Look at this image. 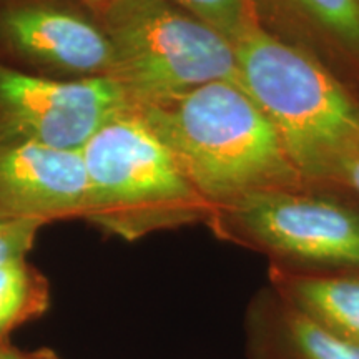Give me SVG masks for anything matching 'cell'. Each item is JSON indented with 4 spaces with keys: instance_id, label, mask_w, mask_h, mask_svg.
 Returning a JSON list of instances; mask_svg holds the SVG:
<instances>
[{
    "instance_id": "cell-18",
    "label": "cell",
    "mask_w": 359,
    "mask_h": 359,
    "mask_svg": "<svg viewBox=\"0 0 359 359\" xmlns=\"http://www.w3.org/2000/svg\"><path fill=\"white\" fill-rule=\"evenodd\" d=\"M6 343H7V341H6ZM0 344H2V343H0Z\"/></svg>"
},
{
    "instance_id": "cell-6",
    "label": "cell",
    "mask_w": 359,
    "mask_h": 359,
    "mask_svg": "<svg viewBox=\"0 0 359 359\" xmlns=\"http://www.w3.org/2000/svg\"><path fill=\"white\" fill-rule=\"evenodd\" d=\"M130 107L111 79L47 77L0 58V145L80 151Z\"/></svg>"
},
{
    "instance_id": "cell-5",
    "label": "cell",
    "mask_w": 359,
    "mask_h": 359,
    "mask_svg": "<svg viewBox=\"0 0 359 359\" xmlns=\"http://www.w3.org/2000/svg\"><path fill=\"white\" fill-rule=\"evenodd\" d=\"M223 240L294 271L359 273V210L320 188H276L219 206L208 219Z\"/></svg>"
},
{
    "instance_id": "cell-14",
    "label": "cell",
    "mask_w": 359,
    "mask_h": 359,
    "mask_svg": "<svg viewBox=\"0 0 359 359\" xmlns=\"http://www.w3.org/2000/svg\"><path fill=\"white\" fill-rule=\"evenodd\" d=\"M42 226L25 219H0V263L27 258Z\"/></svg>"
},
{
    "instance_id": "cell-10",
    "label": "cell",
    "mask_w": 359,
    "mask_h": 359,
    "mask_svg": "<svg viewBox=\"0 0 359 359\" xmlns=\"http://www.w3.org/2000/svg\"><path fill=\"white\" fill-rule=\"evenodd\" d=\"M271 290L296 313L359 346V273L294 271L271 266Z\"/></svg>"
},
{
    "instance_id": "cell-1",
    "label": "cell",
    "mask_w": 359,
    "mask_h": 359,
    "mask_svg": "<svg viewBox=\"0 0 359 359\" xmlns=\"http://www.w3.org/2000/svg\"><path fill=\"white\" fill-rule=\"evenodd\" d=\"M236 82L266 115L308 187H339L359 100L320 57L255 22L235 40Z\"/></svg>"
},
{
    "instance_id": "cell-11",
    "label": "cell",
    "mask_w": 359,
    "mask_h": 359,
    "mask_svg": "<svg viewBox=\"0 0 359 359\" xmlns=\"http://www.w3.org/2000/svg\"><path fill=\"white\" fill-rule=\"evenodd\" d=\"M258 19L281 22L359 79V0H255Z\"/></svg>"
},
{
    "instance_id": "cell-2",
    "label": "cell",
    "mask_w": 359,
    "mask_h": 359,
    "mask_svg": "<svg viewBox=\"0 0 359 359\" xmlns=\"http://www.w3.org/2000/svg\"><path fill=\"white\" fill-rule=\"evenodd\" d=\"M135 110L213 212L251 193L308 187L271 122L236 80Z\"/></svg>"
},
{
    "instance_id": "cell-15",
    "label": "cell",
    "mask_w": 359,
    "mask_h": 359,
    "mask_svg": "<svg viewBox=\"0 0 359 359\" xmlns=\"http://www.w3.org/2000/svg\"><path fill=\"white\" fill-rule=\"evenodd\" d=\"M339 187L348 188V190L354 191L359 196V140L356 147L353 148L348 161L344 163V168L341 172L339 178Z\"/></svg>"
},
{
    "instance_id": "cell-4",
    "label": "cell",
    "mask_w": 359,
    "mask_h": 359,
    "mask_svg": "<svg viewBox=\"0 0 359 359\" xmlns=\"http://www.w3.org/2000/svg\"><path fill=\"white\" fill-rule=\"evenodd\" d=\"M97 15L111 45L110 79L135 109L236 80L231 40L172 0H116Z\"/></svg>"
},
{
    "instance_id": "cell-7",
    "label": "cell",
    "mask_w": 359,
    "mask_h": 359,
    "mask_svg": "<svg viewBox=\"0 0 359 359\" xmlns=\"http://www.w3.org/2000/svg\"><path fill=\"white\" fill-rule=\"evenodd\" d=\"M0 58L55 79H110L100 17L77 0H0Z\"/></svg>"
},
{
    "instance_id": "cell-17",
    "label": "cell",
    "mask_w": 359,
    "mask_h": 359,
    "mask_svg": "<svg viewBox=\"0 0 359 359\" xmlns=\"http://www.w3.org/2000/svg\"><path fill=\"white\" fill-rule=\"evenodd\" d=\"M77 2L83 4V6H87L88 8H92L95 13H100L105 11L107 7L111 6V4L116 2V0H77Z\"/></svg>"
},
{
    "instance_id": "cell-12",
    "label": "cell",
    "mask_w": 359,
    "mask_h": 359,
    "mask_svg": "<svg viewBox=\"0 0 359 359\" xmlns=\"http://www.w3.org/2000/svg\"><path fill=\"white\" fill-rule=\"evenodd\" d=\"M50 306V285L27 258L0 263V343Z\"/></svg>"
},
{
    "instance_id": "cell-13",
    "label": "cell",
    "mask_w": 359,
    "mask_h": 359,
    "mask_svg": "<svg viewBox=\"0 0 359 359\" xmlns=\"http://www.w3.org/2000/svg\"><path fill=\"white\" fill-rule=\"evenodd\" d=\"M183 11L213 27L219 34L235 43V40L258 22L255 0H172Z\"/></svg>"
},
{
    "instance_id": "cell-16",
    "label": "cell",
    "mask_w": 359,
    "mask_h": 359,
    "mask_svg": "<svg viewBox=\"0 0 359 359\" xmlns=\"http://www.w3.org/2000/svg\"><path fill=\"white\" fill-rule=\"evenodd\" d=\"M0 359H62L58 354L50 348L35 349V351H20L13 348L12 344L2 343L0 344Z\"/></svg>"
},
{
    "instance_id": "cell-8",
    "label": "cell",
    "mask_w": 359,
    "mask_h": 359,
    "mask_svg": "<svg viewBox=\"0 0 359 359\" xmlns=\"http://www.w3.org/2000/svg\"><path fill=\"white\" fill-rule=\"evenodd\" d=\"M87 200L82 151L0 145V219H85Z\"/></svg>"
},
{
    "instance_id": "cell-9",
    "label": "cell",
    "mask_w": 359,
    "mask_h": 359,
    "mask_svg": "<svg viewBox=\"0 0 359 359\" xmlns=\"http://www.w3.org/2000/svg\"><path fill=\"white\" fill-rule=\"evenodd\" d=\"M246 336L250 359H359V346L313 325L273 290L250 306Z\"/></svg>"
},
{
    "instance_id": "cell-3",
    "label": "cell",
    "mask_w": 359,
    "mask_h": 359,
    "mask_svg": "<svg viewBox=\"0 0 359 359\" xmlns=\"http://www.w3.org/2000/svg\"><path fill=\"white\" fill-rule=\"evenodd\" d=\"M80 151L88 188L85 219L100 230L137 241L212 218V206L133 107L103 125Z\"/></svg>"
}]
</instances>
